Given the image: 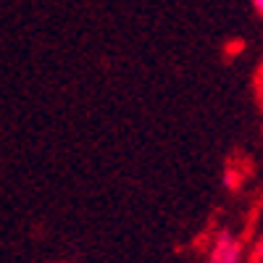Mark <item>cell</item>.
<instances>
[{
    "label": "cell",
    "mask_w": 263,
    "mask_h": 263,
    "mask_svg": "<svg viewBox=\"0 0 263 263\" xmlns=\"http://www.w3.org/2000/svg\"><path fill=\"white\" fill-rule=\"evenodd\" d=\"M208 263H239V245L229 232H221L211 248Z\"/></svg>",
    "instance_id": "obj_1"
},
{
    "label": "cell",
    "mask_w": 263,
    "mask_h": 263,
    "mask_svg": "<svg viewBox=\"0 0 263 263\" xmlns=\"http://www.w3.org/2000/svg\"><path fill=\"white\" fill-rule=\"evenodd\" d=\"M253 8L258 11V16L263 18V0H253Z\"/></svg>",
    "instance_id": "obj_2"
},
{
    "label": "cell",
    "mask_w": 263,
    "mask_h": 263,
    "mask_svg": "<svg viewBox=\"0 0 263 263\" xmlns=\"http://www.w3.org/2000/svg\"><path fill=\"white\" fill-rule=\"evenodd\" d=\"M258 92H260V100H263V69L258 71Z\"/></svg>",
    "instance_id": "obj_3"
},
{
    "label": "cell",
    "mask_w": 263,
    "mask_h": 263,
    "mask_svg": "<svg viewBox=\"0 0 263 263\" xmlns=\"http://www.w3.org/2000/svg\"><path fill=\"white\" fill-rule=\"evenodd\" d=\"M260 253H263V242H260Z\"/></svg>",
    "instance_id": "obj_4"
}]
</instances>
